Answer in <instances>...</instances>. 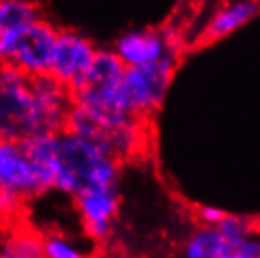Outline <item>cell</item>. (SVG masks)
I'll list each match as a JSON object with an SVG mask.
<instances>
[{
  "label": "cell",
  "mask_w": 260,
  "mask_h": 258,
  "mask_svg": "<svg viewBox=\"0 0 260 258\" xmlns=\"http://www.w3.org/2000/svg\"><path fill=\"white\" fill-rule=\"evenodd\" d=\"M40 17L36 0H0V34L25 28Z\"/></svg>",
  "instance_id": "obj_13"
},
{
  "label": "cell",
  "mask_w": 260,
  "mask_h": 258,
  "mask_svg": "<svg viewBox=\"0 0 260 258\" xmlns=\"http://www.w3.org/2000/svg\"><path fill=\"white\" fill-rule=\"evenodd\" d=\"M96 51V45L83 34L59 30L49 62V74L68 87H74L91 66Z\"/></svg>",
  "instance_id": "obj_7"
},
{
  "label": "cell",
  "mask_w": 260,
  "mask_h": 258,
  "mask_svg": "<svg viewBox=\"0 0 260 258\" xmlns=\"http://www.w3.org/2000/svg\"><path fill=\"white\" fill-rule=\"evenodd\" d=\"M174 76V53L143 66H126L121 79L124 104L136 119L155 113L162 106Z\"/></svg>",
  "instance_id": "obj_5"
},
{
  "label": "cell",
  "mask_w": 260,
  "mask_h": 258,
  "mask_svg": "<svg viewBox=\"0 0 260 258\" xmlns=\"http://www.w3.org/2000/svg\"><path fill=\"white\" fill-rule=\"evenodd\" d=\"M59 30L44 17L13 33L0 34V64H13L28 76L49 72Z\"/></svg>",
  "instance_id": "obj_4"
},
{
  "label": "cell",
  "mask_w": 260,
  "mask_h": 258,
  "mask_svg": "<svg viewBox=\"0 0 260 258\" xmlns=\"http://www.w3.org/2000/svg\"><path fill=\"white\" fill-rule=\"evenodd\" d=\"M0 187L17 194L23 200L47 190L23 142L0 140Z\"/></svg>",
  "instance_id": "obj_6"
},
{
  "label": "cell",
  "mask_w": 260,
  "mask_h": 258,
  "mask_svg": "<svg viewBox=\"0 0 260 258\" xmlns=\"http://www.w3.org/2000/svg\"><path fill=\"white\" fill-rule=\"evenodd\" d=\"M2 258H40L44 256L42 238L30 230H13L0 239Z\"/></svg>",
  "instance_id": "obj_14"
},
{
  "label": "cell",
  "mask_w": 260,
  "mask_h": 258,
  "mask_svg": "<svg viewBox=\"0 0 260 258\" xmlns=\"http://www.w3.org/2000/svg\"><path fill=\"white\" fill-rule=\"evenodd\" d=\"M183 254L187 258H236V247L217 226L202 224L187 238Z\"/></svg>",
  "instance_id": "obj_11"
},
{
  "label": "cell",
  "mask_w": 260,
  "mask_h": 258,
  "mask_svg": "<svg viewBox=\"0 0 260 258\" xmlns=\"http://www.w3.org/2000/svg\"><path fill=\"white\" fill-rule=\"evenodd\" d=\"M113 51L124 66H143L172 55V40L164 33L140 28L119 36Z\"/></svg>",
  "instance_id": "obj_9"
},
{
  "label": "cell",
  "mask_w": 260,
  "mask_h": 258,
  "mask_svg": "<svg viewBox=\"0 0 260 258\" xmlns=\"http://www.w3.org/2000/svg\"><path fill=\"white\" fill-rule=\"evenodd\" d=\"M47 190L79 196L94 188H113L119 181V160L104 143L64 128L23 140Z\"/></svg>",
  "instance_id": "obj_1"
},
{
  "label": "cell",
  "mask_w": 260,
  "mask_h": 258,
  "mask_svg": "<svg viewBox=\"0 0 260 258\" xmlns=\"http://www.w3.org/2000/svg\"><path fill=\"white\" fill-rule=\"evenodd\" d=\"M42 247H44V256L47 258H79L83 256L81 247L76 245L72 239L59 234H49L42 238Z\"/></svg>",
  "instance_id": "obj_15"
},
{
  "label": "cell",
  "mask_w": 260,
  "mask_h": 258,
  "mask_svg": "<svg viewBox=\"0 0 260 258\" xmlns=\"http://www.w3.org/2000/svg\"><path fill=\"white\" fill-rule=\"evenodd\" d=\"M44 132H59L40 104L32 76L13 64H0V140L23 142Z\"/></svg>",
  "instance_id": "obj_3"
},
{
  "label": "cell",
  "mask_w": 260,
  "mask_h": 258,
  "mask_svg": "<svg viewBox=\"0 0 260 258\" xmlns=\"http://www.w3.org/2000/svg\"><path fill=\"white\" fill-rule=\"evenodd\" d=\"M236 258H260V239L249 236L241 243H238Z\"/></svg>",
  "instance_id": "obj_18"
},
{
  "label": "cell",
  "mask_w": 260,
  "mask_h": 258,
  "mask_svg": "<svg viewBox=\"0 0 260 258\" xmlns=\"http://www.w3.org/2000/svg\"><path fill=\"white\" fill-rule=\"evenodd\" d=\"M258 10V0H230L211 15V19H209L208 26H206L208 38H226V36L236 33L243 25H247L251 19H254Z\"/></svg>",
  "instance_id": "obj_10"
},
{
  "label": "cell",
  "mask_w": 260,
  "mask_h": 258,
  "mask_svg": "<svg viewBox=\"0 0 260 258\" xmlns=\"http://www.w3.org/2000/svg\"><path fill=\"white\" fill-rule=\"evenodd\" d=\"M76 206L85 232L94 241L110 239L119 215V192L113 188H94L76 196Z\"/></svg>",
  "instance_id": "obj_8"
},
{
  "label": "cell",
  "mask_w": 260,
  "mask_h": 258,
  "mask_svg": "<svg viewBox=\"0 0 260 258\" xmlns=\"http://www.w3.org/2000/svg\"><path fill=\"white\" fill-rule=\"evenodd\" d=\"M106 145L117 160H124L140 153L143 145L142 119H130L126 123L106 130Z\"/></svg>",
  "instance_id": "obj_12"
},
{
  "label": "cell",
  "mask_w": 260,
  "mask_h": 258,
  "mask_svg": "<svg viewBox=\"0 0 260 258\" xmlns=\"http://www.w3.org/2000/svg\"><path fill=\"white\" fill-rule=\"evenodd\" d=\"M217 228H219V232L234 247H238V243H241L245 238L253 236V226H251V222L247 219H243V217H238V215L224 213V217L219 220Z\"/></svg>",
  "instance_id": "obj_16"
},
{
  "label": "cell",
  "mask_w": 260,
  "mask_h": 258,
  "mask_svg": "<svg viewBox=\"0 0 260 258\" xmlns=\"http://www.w3.org/2000/svg\"><path fill=\"white\" fill-rule=\"evenodd\" d=\"M222 217H224V211L215 206H204V207H200V211H198V219H200L202 224L217 226Z\"/></svg>",
  "instance_id": "obj_19"
},
{
  "label": "cell",
  "mask_w": 260,
  "mask_h": 258,
  "mask_svg": "<svg viewBox=\"0 0 260 258\" xmlns=\"http://www.w3.org/2000/svg\"><path fill=\"white\" fill-rule=\"evenodd\" d=\"M21 204H23V198L0 187V224H6L15 219L21 209Z\"/></svg>",
  "instance_id": "obj_17"
},
{
  "label": "cell",
  "mask_w": 260,
  "mask_h": 258,
  "mask_svg": "<svg viewBox=\"0 0 260 258\" xmlns=\"http://www.w3.org/2000/svg\"><path fill=\"white\" fill-rule=\"evenodd\" d=\"M124 68L113 49H98L81 79L70 87L72 106L102 128H113L134 119L121 92Z\"/></svg>",
  "instance_id": "obj_2"
}]
</instances>
